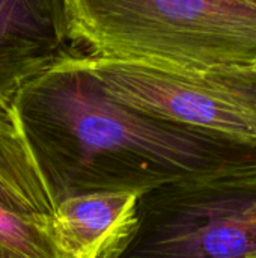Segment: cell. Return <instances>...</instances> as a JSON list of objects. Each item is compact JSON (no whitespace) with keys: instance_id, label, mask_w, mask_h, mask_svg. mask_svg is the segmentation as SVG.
Returning <instances> with one entry per match:
<instances>
[{"instance_id":"cell-1","label":"cell","mask_w":256,"mask_h":258,"mask_svg":"<svg viewBox=\"0 0 256 258\" xmlns=\"http://www.w3.org/2000/svg\"><path fill=\"white\" fill-rule=\"evenodd\" d=\"M84 54L36 76L11 101L54 207L86 194H143L177 180L256 171V147L115 98Z\"/></svg>"},{"instance_id":"cell-4","label":"cell","mask_w":256,"mask_h":258,"mask_svg":"<svg viewBox=\"0 0 256 258\" xmlns=\"http://www.w3.org/2000/svg\"><path fill=\"white\" fill-rule=\"evenodd\" d=\"M103 88L151 115L256 147V115L204 73L84 54Z\"/></svg>"},{"instance_id":"cell-5","label":"cell","mask_w":256,"mask_h":258,"mask_svg":"<svg viewBox=\"0 0 256 258\" xmlns=\"http://www.w3.org/2000/svg\"><path fill=\"white\" fill-rule=\"evenodd\" d=\"M68 0H0V101L75 54Z\"/></svg>"},{"instance_id":"cell-3","label":"cell","mask_w":256,"mask_h":258,"mask_svg":"<svg viewBox=\"0 0 256 258\" xmlns=\"http://www.w3.org/2000/svg\"><path fill=\"white\" fill-rule=\"evenodd\" d=\"M104 258H256V171L143 192L130 233Z\"/></svg>"},{"instance_id":"cell-8","label":"cell","mask_w":256,"mask_h":258,"mask_svg":"<svg viewBox=\"0 0 256 258\" xmlns=\"http://www.w3.org/2000/svg\"><path fill=\"white\" fill-rule=\"evenodd\" d=\"M0 258H71L59 245L51 218L0 207Z\"/></svg>"},{"instance_id":"cell-10","label":"cell","mask_w":256,"mask_h":258,"mask_svg":"<svg viewBox=\"0 0 256 258\" xmlns=\"http://www.w3.org/2000/svg\"><path fill=\"white\" fill-rule=\"evenodd\" d=\"M255 67H256V65H255Z\"/></svg>"},{"instance_id":"cell-7","label":"cell","mask_w":256,"mask_h":258,"mask_svg":"<svg viewBox=\"0 0 256 258\" xmlns=\"http://www.w3.org/2000/svg\"><path fill=\"white\" fill-rule=\"evenodd\" d=\"M0 207L53 218L54 203L11 104L0 101Z\"/></svg>"},{"instance_id":"cell-2","label":"cell","mask_w":256,"mask_h":258,"mask_svg":"<svg viewBox=\"0 0 256 258\" xmlns=\"http://www.w3.org/2000/svg\"><path fill=\"white\" fill-rule=\"evenodd\" d=\"M91 56L189 73L256 65V0H68Z\"/></svg>"},{"instance_id":"cell-6","label":"cell","mask_w":256,"mask_h":258,"mask_svg":"<svg viewBox=\"0 0 256 258\" xmlns=\"http://www.w3.org/2000/svg\"><path fill=\"white\" fill-rule=\"evenodd\" d=\"M137 192H95L71 197L54 207L51 225L71 258H104L130 233Z\"/></svg>"},{"instance_id":"cell-9","label":"cell","mask_w":256,"mask_h":258,"mask_svg":"<svg viewBox=\"0 0 256 258\" xmlns=\"http://www.w3.org/2000/svg\"><path fill=\"white\" fill-rule=\"evenodd\" d=\"M204 74L256 115V67H226Z\"/></svg>"}]
</instances>
